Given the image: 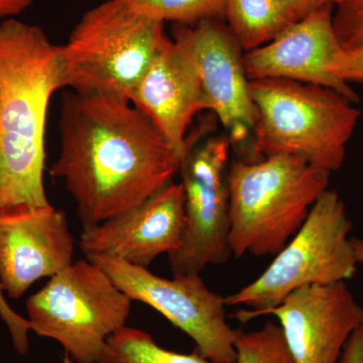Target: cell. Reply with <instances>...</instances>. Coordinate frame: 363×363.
Here are the masks:
<instances>
[{
	"label": "cell",
	"mask_w": 363,
	"mask_h": 363,
	"mask_svg": "<svg viewBox=\"0 0 363 363\" xmlns=\"http://www.w3.org/2000/svg\"><path fill=\"white\" fill-rule=\"evenodd\" d=\"M224 21L245 52L269 44L296 23L277 0H226Z\"/></svg>",
	"instance_id": "2e32d148"
},
{
	"label": "cell",
	"mask_w": 363,
	"mask_h": 363,
	"mask_svg": "<svg viewBox=\"0 0 363 363\" xmlns=\"http://www.w3.org/2000/svg\"><path fill=\"white\" fill-rule=\"evenodd\" d=\"M59 131L49 173L65 182L83 228L145 201L180 171L181 157L128 100L67 91Z\"/></svg>",
	"instance_id": "6da1fadb"
},
{
	"label": "cell",
	"mask_w": 363,
	"mask_h": 363,
	"mask_svg": "<svg viewBox=\"0 0 363 363\" xmlns=\"http://www.w3.org/2000/svg\"><path fill=\"white\" fill-rule=\"evenodd\" d=\"M133 300L87 259L55 274L26 301L30 329L51 338L76 363H97L107 341L126 326Z\"/></svg>",
	"instance_id": "52a82bcc"
},
{
	"label": "cell",
	"mask_w": 363,
	"mask_h": 363,
	"mask_svg": "<svg viewBox=\"0 0 363 363\" xmlns=\"http://www.w3.org/2000/svg\"><path fill=\"white\" fill-rule=\"evenodd\" d=\"M194 59L207 111L218 117L231 145L252 140L257 111L250 93L245 52L225 21L207 20L193 26H173Z\"/></svg>",
	"instance_id": "30bf717a"
},
{
	"label": "cell",
	"mask_w": 363,
	"mask_h": 363,
	"mask_svg": "<svg viewBox=\"0 0 363 363\" xmlns=\"http://www.w3.org/2000/svg\"><path fill=\"white\" fill-rule=\"evenodd\" d=\"M291 14L296 21L327 4H334L336 0H277Z\"/></svg>",
	"instance_id": "603a6c76"
},
{
	"label": "cell",
	"mask_w": 363,
	"mask_h": 363,
	"mask_svg": "<svg viewBox=\"0 0 363 363\" xmlns=\"http://www.w3.org/2000/svg\"><path fill=\"white\" fill-rule=\"evenodd\" d=\"M353 248H354L355 257L358 264L363 262V240H357V238H351Z\"/></svg>",
	"instance_id": "484cf974"
},
{
	"label": "cell",
	"mask_w": 363,
	"mask_h": 363,
	"mask_svg": "<svg viewBox=\"0 0 363 363\" xmlns=\"http://www.w3.org/2000/svg\"><path fill=\"white\" fill-rule=\"evenodd\" d=\"M35 0H0V20L16 18L33 6Z\"/></svg>",
	"instance_id": "d4e9b609"
},
{
	"label": "cell",
	"mask_w": 363,
	"mask_h": 363,
	"mask_svg": "<svg viewBox=\"0 0 363 363\" xmlns=\"http://www.w3.org/2000/svg\"><path fill=\"white\" fill-rule=\"evenodd\" d=\"M184 225L183 186L172 182L123 213L84 227L79 247L85 257L106 255L147 269L159 255L180 248Z\"/></svg>",
	"instance_id": "7c38bea8"
},
{
	"label": "cell",
	"mask_w": 363,
	"mask_h": 363,
	"mask_svg": "<svg viewBox=\"0 0 363 363\" xmlns=\"http://www.w3.org/2000/svg\"><path fill=\"white\" fill-rule=\"evenodd\" d=\"M352 223L336 191L325 190L298 233L274 255L266 271L225 297L226 306H245L233 318L241 323L277 307L291 294L313 285H331L355 276L357 259L350 231Z\"/></svg>",
	"instance_id": "8992f818"
},
{
	"label": "cell",
	"mask_w": 363,
	"mask_h": 363,
	"mask_svg": "<svg viewBox=\"0 0 363 363\" xmlns=\"http://www.w3.org/2000/svg\"><path fill=\"white\" fill-rule=\"evenodd\" d=\"M97 363H218L194 352L179 353L166 350L147 332L128 327L119 329L107 341Z\"/></svg>",
	"instance_id": "e0dca14e"
},
{
	"label": "cell",
	"mask_w": 363,
	"mask_h": 363,
	"mask_svg": "<svg viewBox=\"0 0 363 363\" xmlns=\"http://www.w3.org/2000/svg\"><path fill=\"white\" fill-rule=\"evenodd\" d=\"M75 240L66 213L51 204L0 211V286L18 300L39 279L73 264Z\"/></svg>",
	"instance_id": "8fae6325"
},
{
	"label": "cell",
	"mask_w": 363,
	"mask_h": 363,
	"mask_svg": "<svg viewBox=\"0 0 363 363\" xmlns=\"http://www.w3.org/2000/svg\"><path fill=\"white\" fill-rule=\"evenodd\" d=\"M233 145L227 135L195 140L182 159L185 200L183 240L169 255L175 274H200L210 264H222L231 253L228 169Z\"/></svg>",
	"instance_id": "ba28073f"
},
{
	"label": "cell",
	"mask_w": 363,
	"mask_h": 363,
	"mask_svg": "<svg viewBox=\"0 0 363 363\" xmlns=\"http://www.w3.org/2000/svg\"><path fill=\"white\" fill-rule=\"evenodd\" d=\"M333 26L343 49L363 45V0H336Z\"/></svg>",
	"instance_id": "ffe728a7"
},
{
	"label": "cell",
	"mask_w": 363,
	"mask_h": 363,
	"mask_svg": "<svg viewBox=\"0 0 363 363\" xmlns=\"http://www.w3.org/2000/svg\"><path fill=\"white\" fill-rule=\"evenodd\" d=\"M332 73L342 82H363V45L343 49L338 55Z\"/></svg>",
	"instance_id": "7402d4cb"
},
{
	"label": "cell",
	"mask_w": 363,
	"mask_h": 363,
	"mask_svg": "<svg viewBox=\"0 0 363 363\" xmlns=\"http://www.w3.org/2000/svg\"><path fill=\"white\" fill-rule=\"evenodd\" d=\"M339 363H363V324L351 334Z\"/></svg>",
	"instance_id": "cb8c5ba5"
},
{
	"label": "cell",
	"mask_w": 363,
	"mask_h": 363,
	"mask_svg": "<svg viewBox=\"0 0 363 363\" xmlns=\"http://www.w3.org/2000/svg\"><path fill=\"white\" fill-rule=\"evenodd\" d=\"M279 320L295 363H339L344 346L360 325L363 308L345 281L298 289L257 318Z\"/></svg>",
	"instance_id": "4fadbf2b"
},
{
	"label": "cell",
	"mask_w": 363,
	"mask_h": 363,
	"mask_svg": "<svg viewBox=\"0 0 363 363\" xmlns=\"http://www.w3.org/2000/svg\"><path fill=\"white\" fill-rule=\"evenodd\" d=\"M0 318L9 329L14 348L21 355H25L30 348L28 333L32 331L30 322L26 318L14 311L11 305L7 303L1 286H0Z\"/></svg>",
	"instance_id": "44dd1931"
},
{
	"label": "cell",
	"mask_w": 363,
	"mask_h": 363,
	"mask_svg": "<svg viewBox=\"0 0 363 363\" xmlns=\"http://www.w3.org/2000/svg\"><path fill=\"white\" fill-rule=\"evenodd\" d=\"M235 363H295L279 324L267 321L257 330H238Z\"/></svg>",
	"instance_id": "d6986e66"
},
{
	"label": "cell",
	"mask_w": 363,
	"mask_h": 363,
	"mask_svg": "<svg viewBox=\"0 0 363 363\" xmlns=\"http://www.w3.org/2000/svg\"><path fill=\"white\" fill-rule=\"evenodd\" d=\"M330 175V172L289 155L231 162V253L240 257L281 252L328 188Z\"/></svg>",
	"instance_id": "3957f363"
},
{
	"label": "cell",
	"mask_w": 363,
	"mask_h": 363,
	"mask_svg": "<svg viewBox=\"0 0 363 363\" xmlns=\"http://www.w3.org/2000/svg\"><path fill=\"white\" fill-rule=\"evenodd\" d=\"M250 93L257 111L253 160L289 155L330 173L341 168L360 117L350 98L324 86L274 78L250 80Z\"/></svg>",
	"instance_id": "277c9868"
},
{
	"label": "cell",
	"mask_w": 363,
	"mask_h": 363,
	"mask_svg": "<svg viewBox=\"0 0 363 363\" xmlns=\"http://www.w3.org/2000/svg\"><path fill=\"white\" fill-rule=\"evenodd\" d=\"M65 88L62 45L42 28L0 21V211L50 204L45 128L52 94Z\"/></svg>",
	"instance_id": "7a4b0ae2"
},
{
	"label": "cell",
	"mask_w": 363,
	"mask_h": 363,
	"mask_svg": "<svg viewBox=\"0 0 363 363\" xmlns=\"http://www.w3.org/2000/svg\"><path fill=\"white\" fill-rule=\"evenodd\" d=\"M130 102L150 119L182 161L191 145L189 126L198 112L207 111L194 59L183 40H167Z\"/></svg>",
	"instance_id": "9a60e30c"
},
{
	"label": "cell",
	"mask_w": 363,
	"mask_h": 363,
	"mask_svg": "<svg viewBox=\"0 0 363 363\" xmlns=\"http://www.w3.org/2000/svg\"><path fill=\"white\" fill-rule=\"evenodd\" d=\"M169 38L164 23L126 0H107L83 14L62 45L65 88L130 101Z\"/></svg>",
	"instance_id": "5b68a950"
},
{
	"label": "cell",
	"mask_w": 363,
	"mask_h": 363,
	"mask_svg": "<svg viewBox=\"0 0 363 363\" xmlns=\"http://www.w3.org/2000/svg\"><path fill=\"white\" fill-rule=\"evenodd\" d=\"M138 13L162 23L193 26L200 21H224L226 0H126Z\"/></svg>",
	"instance_id": "ac0fdd59"
},
{
	"label": "cell",
	"mask_w": 363,
	"mask_h": 363,
	"mask_svg": "<svg viewBox=\"0 0 363 363\" xmlns=\"http://www.w3.org/2000/svg\"><path fill=\"white\" fill-rule=\"evenodd\" d=\"M123 292L161 313L196 343L195 350L218 363H235L238 330L227 322L225 297L212 292L199 274L164 279L147 267L106 255H88Z\"/></svg>",
	"instance_id": "9c48e42d"
},
{
	"label": "cell",
	"mask_w": 363,
	"mask_h": 363,
	"mask_svg": "<svg viewBox=\"0 0 363 363\" xmlns=\"http://www.w3.org/2000/svg\"><path fill=\"white\" fill-rule=\"evenodd\" d=\"M333 11L334 4L320 7L269 44L245 52L248 79H286L324 86L357 104V93L332 73V66L343 50L334 30Z\"/></svg>",
	"instance_id": "5bb4252c"
}]
</instances>
